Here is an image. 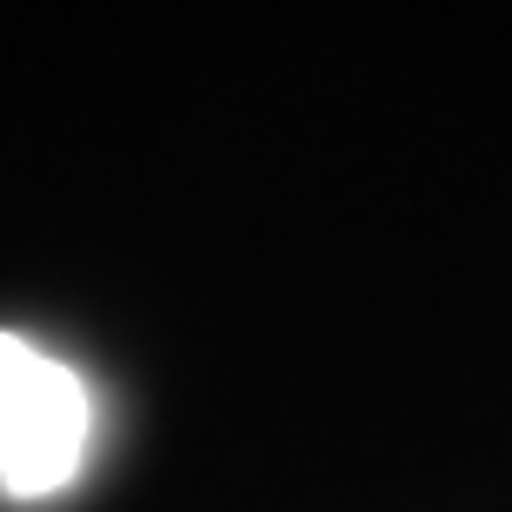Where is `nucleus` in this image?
<instances>
[{
  "instance_id": "1",
  "label": "nucleus",
  "mask_w": 512,
  "mask_h": 512,
  "mask_svg": "<svg viewBox=\"0 0 512 512\" xmlns=\"http://www.w3.org/2000/svg\"><path fill=\"white\" fill-rule=\"evenodd\" d=\"M94 439V399L67 360L0 333V493L54 499L74 486Z\"/></svg>"
}]
</instances>
